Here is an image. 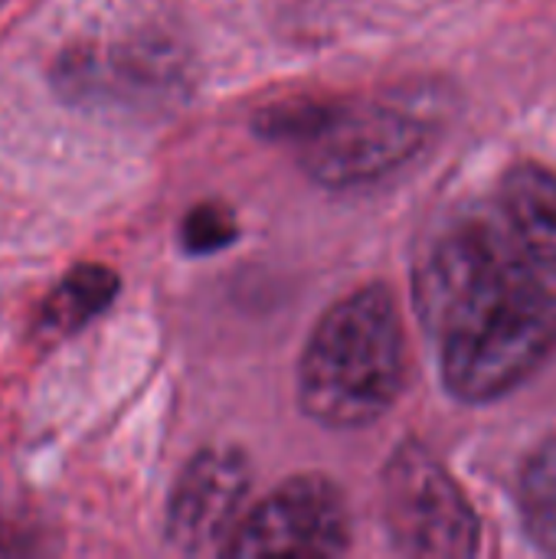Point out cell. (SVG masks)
Returning a JSON list of instances; mask_svg holds the SVG:
<instances>
[{
	"label": "cell",
	"mask_w": 556,
	"mask_h": 559,
	"mask_svg": "<svg viewBox=\"0 0 556 559\" xmlns=\"http://www.w3.org/2000/svg\"><path fill=\"white\" fill-rule=\"evenodd\" d=\"M413 298L439 347L446 390L492 403L528 383L556 350V272L505 213L465 216L426 246Z\"/></svg>",
	"instance_id": "1"
},
{
	"label": "cell",
	"mask_w": 556,
	"mask_h": 559,
	"mask_svg": "<svg viewBox=\"0 0 556 559\" xmlns=\"http://www.w3.org/2000/svg\"><path fill=\"white\" fill-rule=\"evenodd\" d=\"M406 377V331L383 285L341 298L311 331L298 364L301 409L331 429L377 423Z\"/></svg>",
	"instance_id": "2"
},
{
	"label": "cell",
	"mask_w": 556,
	"mask_h": 559,
	"mask_svg": "<svg viewBox=\"0 0 556 559\" xmlns=\"http://www.w3.org/2000/svg\"><path fill=\"white\" fill-rule=\"evenodd\" d=\"M262 134L292 141L324 187H364L403 167L426 141L423 118L383 102H285L259 118Z\"/></svg>",
	"instance_id": "3"
},
{
	"label": "cell",
	"mask_w": 556,
	"mask_h": 559,
	"mask_svg": "<svg viewBox=\"0 0 556 559\" xmlns=\"http://www.w3.org/2000/svg\"><path fill=\"white\" fill-rule=\"evenodd\" d=\"M383 521L406 557L465 559L478 554L482 527L459 481L423 445H400L383 472Z\"/></svg>",
	"instance_id": "4"
},
{
	"label": "cell",
	"mask_w": 556,
	"mask_h": 559,
	"mask_svg": "<svg viewBox=\"0 0 556 559\" xmlns=\"http://www.w3.org/2000/svg\"><path fill=\"white\" fill-rule=\"evenodd\" d=\"M351 544L341 491L318 475H298L249 508L223 557H338Z\"/></svg>",
	"instance_id": "5"
},
{
	"label": "cell",
	"mask_w": 556,
	"mask_h": 559,
	"mask_svg": "<svg viewBox=\"0 0 556 559\" xmlns=\"http://www.w3.org/2000/svg\"><path fill=\"white\" fill-rule=\"evenodd\" d=\"M252 488L239 449H203L180 472L167 504V540L184 554H223L236 534Z\"/></svg>",
	"instance_id": "6"
},
{
	"label": "cell",
	"mask_w": 556,
	"mask_h": 559,
	"mask_svg": "<svg viewBox=\"0 0 556 559\" xmlns=\"http://www.w3.org/2000/svg\"><path fill=\"white\" fill-rule=\"evenodd\" d=\"M501 213L528 252L556 272V170L518 164L501 183Z\"/></svg>",
	"instance_id": "7"
},
{
	"label": "cell",
	"mask_w": 556,
	"mask_h": 559,
	"mask_svg": "<svg viewBox=\"0 0 556 559\" xmlns=\"http://www.w3.org/2000/svg\"><path fill=\"white\" fill-rule=\"evenodd\" d=\"M118 288H121V278L108 265L85 262V265L69 269L43 305L39 331L56 334V337L75 334L115 301Z\"/></svg>",
	"instance_id": "8"
},
{
	"label": "cell",
	"mask_w": 556,
	"mask_h": 559,
	"mask_svg": "<svg viewBox=\"0 0 556 559\" xmlns=\"http://www.w3.org/2000/svg\"><path fill=\"white\" fill-rule=\"evenodd\" d=\"M521 518L531 540L556 554V436L531 455L521 472Z\"/></svg>",
	"instance_id": "9"
},
{
	"label": "cell",
	"mask_w": 556,
	"mask_h": 559,
	"mask_svg": "<svg viewBox=\"0 0 556 559\" xmlns=\"http://www.w3.org/2000/svg\"><path fill=\"white\" fill-rule=\"evenodd\" d=\"M239 236V223L233 216L229 206L223 203H200L193 206L184 223H180V246L190 252V255H210V252H220L226 249L233 239Z\"/></svg>",
	"instance_id": "10"
},
{
	"label": "cell",
	"mask_w": 556,
	"mask_h": 559,
	"mask_svg": "<svg viewBox=\"0 0 556 559\" xmlns=\"http://www.w3.org/2000/svg\"><path fill=\"white\" fill-rule=\"evenodd\" d=\"M3 3H7V0H0V7H3Z\"/></svg>",
	"instance_id": "11"
}]
</instances>
